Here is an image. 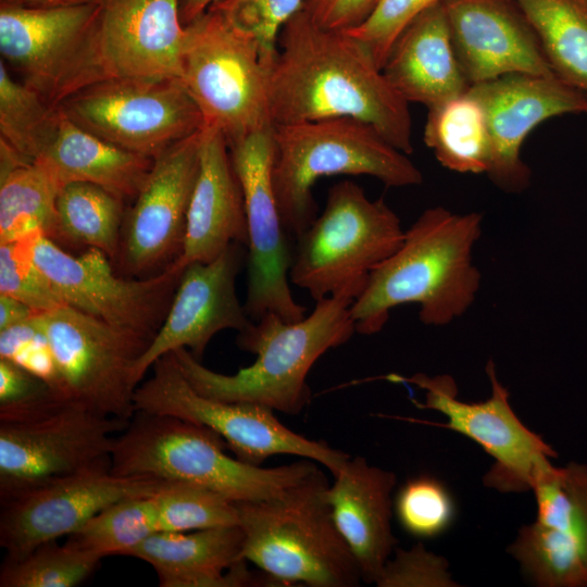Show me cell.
<instances>
[{"mask_svg": "<svg viewBox=\"0 0 587 587\" xmlns=\"http://www.w3.org/2000/svg\"><path fill=\"white\" fill-rule=\"evenodd\" d=\"M277 46L267 70L274 125L349 116L400 151H413L409 103L354 37L321 27L301 9L283 26Z\"/></svg>", "mask_w": 587, "mask_h": 587, "instance_id": "6da1fadb", "label": "cell"}, {"mask_svg": "<svg viewBox=\"0 0 587 587\" xmlns=\"http://www.w3.org/2000/svg\"><path fill=\"white\" fill-rule=\"evenodd\" d=\"M482 222L477 212L459 214L444 207L425 210L352 302L357 333L380 332L391 310L402 304H419L420 320L426 325H447L463 315L480 286L472 252Z\"/></svg>", "mask_w": 587, "mask_h": 587, "instance_id": "7a4b0ae2", "label": "cell"}, {"mask_svg": "<svg viewBox=\"0 0 587 587\" xmlns=\"http://www.w3.org/2000/svg\"><path fill=\"white\" fill-rule=\"evenodd\" d=\"M353 301L349 295H334L317 300L311 314L300 321L286 322L268 313L253 322L238 333L237 345L257 359L230 375L205 367L185 348L172 353L184 376L201 395L296 415L310 402L307 376L313 364L357 332L350 312Z\"/></svg>", "mask_w": 587, "mask_h": 587, "instance_id": "3957f363", "label": "cell"}, {"mask_svg": "<svg viewBox=\"0 0 587 587\" xmlns=\"http://www.w3.org/2000/svg\"><path fill=\"white\" fill-rule=\"evenodd\" d=\"M329 483L316 466L282 495L236 502L243 534L241 557L272 585L355 587L357 562L326 500Z\"/></svg>", "mask_w": 587, "mask_h": 587, "instance_id": "277c9868", "label": "cell"}, {"mask_svg": "<svg viewBox=\"0 0 587 587\" xmlns=\"http://www.w3.org/2000/svg\"><path fill=\"white\" fill-rule=\"evenodd\" d=\"M212 429L171 415L136 411L115 437L111 471L209 488L234 502L282 495L315 467L312 460L261 467L232 458Z\"/></svg>", "mask_w": 587, "mask_h": 587, "instance_id": "5b68a950", "label": "cell"}, {"mask_svg": "<svg viewBox=\"0 0 587 587\" xmlns=\"http://www.w3.org/2000/svg\"><path fill=\"white\" fill-rule=\"evenodd\" d=\"M273 187L287 233L297 239L314 222V183L332 175H369L388 187L423 182L407 153L392 146L375 127L341 116L275 124Z\"/></svg>", "mask_w": 587, "mask_h": 587, "instance_id": "8992f818", "label": "cell"}, {"mask_svg": "<svg viewBox=\"0 0 587 587\" xmlns=\"http://www.w3.org/2000/svg\"><path fill=\"white\" fill-rule=\"evenodd\" d=\"M404 230L383 198L371 200L351 180L333 185L323 212L292 251L290 283L315 300L346 294L354 299L370 274L402 245Z\"/></svg>", "mask_w": 587, "mask_h": 587, "instance_id": "52a82bcc", "label": "cell"}, {"mask_svg": "<svg viewBox=\"0 0 587 587\" xmlns=\"http://www.w3.org/2000/svg\"><path fill=\"white\" fill-rule=\"evenodd\" d=\"M186 26L180 80L204 127L227 145L273 127L267 67L257 41L209 8Z\"/></svg>", "mask_w": 587, "mask_h": 587, "instance_id": "ba28073f", "label": "cell"}, {"mask_svg": "<svg viewBox=\"0 0 587 587\" xmlns=\"http://www.w3.org/2000/svg\"><path fill=\"white\" fill-rule=\"evenodd\" d=\"M151 369V377L135 390V410L205 426L220 435L242 462L261 465L272 455L291 454L319 462L335 475L350 458L324 441L292 432L267 407L201 395L184 376L172 352L158 359Z\"/></svg>", "mask_w": 587, "mask_h": 587, "instance_id": "9c48e42d", "label": "cell"}, {"mask_svg": "<svg viewBox=\"0 0 587 587\" xmlns=\"http://www.w3.org/2000/svg\"><path fill=\"white\" fill-rule=\"evenodd\" d=\"M98 11V2L28 8L0 1V60L57 108L102 79L96 42Z\"/></svg>", "mask_w": 587, "mask_h": 587, "instance_id": "30bf717a", "label": "cell"}, {"mask_svg": "<svg viewBox=\"0 0 587 587\" xmlns=\"http://www.w3.org/2000/svg\"><path fill=\"white\" fill-rule=\"evenodd\" d=\"M59 108L82 128L151 159L204 127L180 78H104Z\"/></svg>", "mask_w": 587, "mask_h": 587, "instance_id": "8fae6325", "label": "cell"}, {"mask_svg": "<svg viewBox=\"0 0 587 587\" xmlns=\"http://www.w3.org/2000/svg\"><path fill=\"white\" fill-rule=\"evenodd\" d=\"M37 317L53 351L64 400L129 421L136 413L133 369L150 340L66 304Z\"/></svg>", "mask_w": 587, "mask_h": 587, "instance_id": "7c38bea8", "label": "cell"}, {"mask_svg": "<svg viewBox=\"0 0 587 587\" xmlns=\"http://www.w3.org/2000/svg\"><path fill=\"white\" fill-rule=\"evenodd\" d=\"M30 253L63 303L150 341L161 327L184 270L173 262L138 279L117 276L109 257L88 248L75 257L42 234L30 238Z\"/></svg>", "mask_w": 587, "mask_h": 587, "instance_id": "4fadbf2b", "label": "cell"}, {"mask_svg": "<svg viewBox=\"0 0 587 587\" xmlns=\"http://www.w3.org/2000/svg\"><path fill=\"white\" fill-rule=\"evenodd\" d=\"M491 395L480 402L458 399V388L447 374L434 377L416 373L411 377L387 376L391 382L410 383L425 391L421 408L447 417L440 426L464 435L490 454L495 462L484 476L485 486L501 492L533 489L537 477L552 463L557 452L526 427L509 402L508 389L499 382L495 363L486 365Z\"/></svg>", "mask_w": 587, "mask_h": 587, "instance_id": "5bb4252c", "label": "cell"}, {"mask_svg": "<svg viewBox=\"0 0 587 587\" xmlns=\"http://www.w3.org/2000/svg\"><path fill=\"white\" fill-rule=\"evenodd\" d=\"M228 147L248 228L245 310L253 322L268 313L286 322L300 321L305 317V308L294 299L289 287L292 251L273 187V127Z\"/></svg>", "mask_w": 587, "mask_h": 587, "instance_id": "9a60e30c", "label": "cell"}, {"mask_svg": "<svg viewBox=\"0 0 587 587\" xmlns=\"http://www.w3.org/2000/svg\"><path fill=\"white\" fill-rule=\"evenodd\" d=\"M172 480L123 476L111 460L54 478L1 504L0 546L22 559L48 541L70 536L111 504L160 492Z\"/></svg>", "mask_w": 587, "mask_h": 587, "instance_id": "2e32d148", "label": "cell"}, {"mask_svg": "<svg viewBox=\"0 0 587 587\" xmlns=\"http://www.w3.org/2000/svg\"><path fill=\"white\" fill-rule=\"evenodd\" d=\"M129 421L74 404L26 423H0V504L54 478L111 460Z\"/></svg>", "mask_w": 587, "mask_h": 587, "instance_id": "e0dca14e", "label": "cell"}, {"mask_svg": "<svg viewBox=\"0 0 587 587\" xmlns=\"http://www.w3.org/2000/svg\"><path fill=\"white\" fill-rule=\"evenodd\" d=\"M536 520L509 553L540 587H587V464H551L536 479Z\"/></svg>", "mask_w": 587, "mask_h": 587, "instance_id": "ac0fdd59", "label": "cell"}, {"mask_svg": "<svg viewBox=\"0 0 587 587\" xmlns=\"http://www.w3.org/2000/svg\"><path fill=\"white\" fill-rule=\"evenodd\" d=\"M202 129L153 159L124 215L117 261L129 275L152 276L180 254L200 161Z\"/></svg>", "mask_w": 587, "mask_h": 587, "instance_id": "d6986e66", "label": "cell"}, {"mask_svg": "<svg viewBox=\"0 0 587 587\" xmlns=\"http://www.w3.org/2000/svg\"><path fill=\"white\" fill-rule=\"evenodd\" d=\"M246 248L234 242L213 261L185 267L161 327L134 365L136 386L164 354L185 348L201 361L218 332L241 333L253 324L236 294L237 275L247 263Z\"/></svg>", "mask_w": 587, "mask_h": 587, "instance_id": "ffe728a7", "label": "cell"}, {"mask_svg": "<svg viewBox=\"0 0 587 587\" xmlns=\"http://www.w3.org/2000/svg\"><path fill=\"white\" fill-rule=\"evenodd\" d=\"M469 90L484 109L492 142L487 174L508 192L523 191L530 184V170L521 158L527 135L551 117L587 113V95L557 75L510 74Z\"/></svg>", "mask_w": 587, "mask_h": 587, "instance_id": "44dd1931", "label": "cell"}, {"mask_svg": "<svg viewBox=\"0 0 587 587\" xmlns=\"http://www.w3.org/2000/svg\"><path fill=\"white\" fill-rule=\"evenodd\" d=\"M102 79L180 78L186 26L180 0H98Z\"/></svg>", "mask_w": 587, "mask_h": 587, "instance_id": "7402d4cb", "label": "cell"}, {"mask_svg": "<svg viewBox=\"0 0 587 587\" xmlns=\"http://www.w3.org/2000/svg\"><path fill=\"white\" fill-rule=\"evenodd\" d=\"M469 84L510 74L555 75L513 0H441Z\"/></svg>", "mask_w": 587, "mask_h": 587, "instance_id": "603a6c76", "label": "cell"}, {"mask_svg": "<svg viewBox=\"0 0 587 587\" xmlns=\"http://www.w3.org/2000/svg\"><path fill=\"white\" fill-rule=\"evenodd\" d=\"M234 242L248 243L241 186L225 137L203 127L183 249L174 263L185 270L191 263L211 262Z\"/></svg>", "mask_w": 587, "mask_h": 587, "instance_id": "cb8c5ba5", "label": "cell"}, {"mask_svg": "<svg viewBox=\"0 0 587 587\" xmlns=\"http://www.w3.org/2000/svg\"><path fill=\"white\" fill-rule=\"evenodd\" d=\"M326 490L334 522L348 545L362 580L375 584L396 549L391 529L394 472L349 458Z\"/></svg>", "mask_w": 587, "mask_h": 587, "instance_id": "d4e9b609", "label": "cell"}, {"mask_svg": "<svg viewBox=\"0 0 587 587\" xmlns=\"http://www.w3.org/2000/svg\"><path fill=\"white\" fill-rule=\"evenodd\" d=\"M239 525L186 532H157L127 557L150 564L161 587H242L270 585L255 577L241 557Z\"/></svg>", "mask_w": 587, "mask_h": 587, "instance_id": "484cf974", "label": "cell"}, {"mask_svg": "<svg viewBox=\"0 0 587 587\" xmlns=\"http://www.w3.org/2000/svg\"><path fill=\"white\" fill-rule=\"evenodd\" d=\"M382 72L408 103L427 108L469 90L471 85L457 59L441 0L402 30Z\"/></svg>", "mask_w": 587, "mask_h": 587, "instance_id": "4316f807", "label": "cell"}, {"mask_svg": "<svg viewBox=\"0 0 587 587\" xmlns=\"http://www.w3.org/2000/svg\"><path fill=\"white\" fill-rule=\"evenodd\" d=\"M34 162L60 188L75 182L90 183L125 201L136 198L153 159L120 148L82 128L59 108L54 128Z\"/></svg>", "mask_w": 587, "mask_h": 587, "instance_id": "83f0119b", "label": "cell"}, {"mask_svg": "<svg viewBox=\"0 0 587 587\" xmlns=\"http://www.w3.org/2000/svg\"><path fill=\"white\" fill-rule=\"evenodd\" d=\"M59 190L42 166L0 141V243L37 234L57 240Z\"/></svg>", "mask_w": 587, "mask_h": 587, "instance_id": "f1b7e54d", "label": "cell"}, {"mask_svg": "<svg viewBox=\"0 0 587 587\" xmlns=\"http://www.w3.org/2000/svg\"><path fill=\"white\" fill-rule=\"evenodd\" d=\"M423 138L450 171L487 174L490 170L492 142L487 118L470 90L428 108Z\"/></svg>", "mask_w": 587, "mask_h": 587, "instance_id": "f546056e", "label": "cell"}, {"mask_svg": "<svg viewBox=\"0 0 587 587\" xmlns=\"http://www.w3.org/2000/svg\"><path fill=\"white\" fill-rule=\"evenodd\" d=\"M547 60L565 83L587 95V0H513Z\"/></svg>", "mask_w": 587, "mask_h": 587, "instance_id": "4dcf8cb0", "label": "cell"}, {"mask_svg": "<svg viewBox=\"0 0 587 587\" xmlns=\"http://www.w3.org/2000/svg\"><path fill=\"white\" fill-rule=\"evenodd\" d=\"M123 200L104 188L75 182L57 196L58 240L97 248L117 260L124 221Z\"/></svg>", "mask_w": 587, "mask_h": 587, "instance_id": "1f68e13d", "label": "cell"}, {"mask_svg": "<svg viewBox=\"0 0 587 587\" xmlns=\"http://www.w3.org/2000/svg\"><path fill=\"white\" fill-rule=\"evenodd\" d=\"M58 113V107L20 82L0 60V141L23 160L34 162L54 128Z\"/></svg>", "mask_w": 587, "mask_h": 587, "instance_id": "d6a6232c", "label": "cell"}, {"mask_svg": "<svg viewBox=\"0 0 587 587\" xmlns=\"http://www.w3.org/2000/svg\"><path fill=\"white\" fill-rule=\"evenodd\" d=\"M159 532L157 494L117 501L91 517L67 540L96 553L127 555L141 541Z\"/></svg>", "mask_w": 587, "mask_h": 587, "instance_id": "836d02e7", "label": "cell"}, {"mask_svg": "<svg viewBox=\"0 0 587 587\" xmlns=\"http://www.w3.org/2000/svg\"><path fill=\"white\" fill-rule=\"evenodd\" d=\"M101 557L68 540L40 545L22 559H5L0 570V587H74L96 570Z\"/></svg>", "mask_w": 587, "mask_h": 587, "instance_id": "e575fe53", "label": "cell"}, {"mask_svg": "<svg viewBox=\"0 0 587 587\" xmlns=\"http://www.w3.org/2000/svg\"><path fill=\"white\" fill-rule=\"evenodd\" d=\"M159 532L239 525L237 503L209 488L173 482L157 494Z\"/></svg>", "mask_w": 587, "mask_h": 587, "instance_id": "d590c367", "label": "cell"}, {"mask_svg": "<svg viewBox=\"0 0 587 587\" xmlns=\"http://www.w3.org/2000/svg\"><path fill=\"white\" fill-rule=\"evenodd\" d=\"M401 526L417 538H433L444 533L454 517V502L447 487L437 478L422 475L408 480L395 499Z\"/></svg>", "mask_w": 587, "mask_h": 587, "instance_id": "8d00e7d4", "label": "cell"}, {"mask_svg": "<svg viewBox=\"0 0 587 587\" xmlns=\"http://www.w3.org/2000/svg\"><path fill=\"white\" fill-rule=\"evenodd\" d=\"M32 237L0 243V295L25 303L35 313H43L64 303L33 260Z\"/></svg>", "mask_w": 587, "mask_h": 587, "instance_id": "74e56055", "label": "cell"}, {"mask_svg": "<svg viewBox=\"0 0 587 587\" xmlns=\"http://www.w3.org/2000/svg\"><path fill=\"white\" fill-rule=\"evenodd\" d=\"M71 404L48 383L17 364L0 359V423H26Z\"/></svg>", "mask_w": 587, "mask_h": 587, "instance_id": "f35d334b", "label": "cell"}, {"mask_svg": "<svg viewBox=\"0 0 587 587\" xmlns=\"http://www.w3.org/2000/svg\"><path fill=\"white\" fill-rule=\"evenodd\" d=\"M304 0H225L213 5L237 28L258 43L264 65L271 66L278 51L283 26L303 8Z\"/></svg>", "mask_w": 587, "mask_h": 587, "instance_id": "ab89813d", "label": "cell"}, {"mask_svg": "<svg viewBox=\"0 0 587 587\" xmlns=\"http://www.w3.org/2000/svg\"><path fill=\"white\" fill-rule=\"evenodd\" d=\"M440 0H378L371 14L357 27L344 30L360 41L382 70L402 30L421 13Z\"/></svg>", "mask_w": 587, "mask_h": 587, "instance_id": "60d3db41", "label": "cell"}, {"mask_svg": "<svg viewBox=\"0 0 587 587\" xmlns=\"http://www.w3.org/2000/svg\"><path fill=\"white\" fill-rule=\"evenodd\" d=\"M0 359L41 378L62 397L53 351L37 314L0 330Z\"/></svg>", "mask_w": 587, "mask_h": 587, "instance_id": "b9f144b4", "label": "cell"}, {"mask_svg": "<svg viewBox=\"0 0 587 587\" xmlns=\"http://www.w3.org/2000/svg\"><path fill=\"white\" fill-rule=\"evenodd\" d=\"M444 558L428 552L422 544L410 550L395 549L375 583L378 587L458 586L447 572Z\"/></svg>", "mask_w": 587, "mask_h": 587, "instance_id": "7bdbcfd3", "label": "cell"}, {"mask_svg": "<svg viewBox=\"0 0 587 587\" xmlns=\"http://www.w3.org/2000/svg\"><path fill=\"white\" fill-rule=\"evenodd\" d=\"M378 0H304L303 10L321 27L349 30L371 14Z\"/></svg>", "mask_w": 587, "mask_h": 587, "instance_id": "ee69618b", "label": "cell"}, {"mask_svg": "<svg viewBox=\"0 0 587 587\" xmlns=\"http://www.w3.org/2000/svg\"><path fill=\"white\" fill-rule=\"evenodd\" d=\"M35 313L25 303L0 295V330L32 317Z\"/></svg>", "mask_w": 587, "mask_h": 587, "instance_id": "f6af8a7d", "label": "cell"}, {"mask_svg": "<svg viewBox=\"0 0 587 587\" xmlns=\"http://www.w3.org/2000/svg\"><path fill=\"white\" fill-rule=\"evenodd\" d=\"M225 0H180V20L187 25L209 8L220 4Z\"/></svg>", "mask_w": 587, "mask_h": 587, "instance_id": "bcb514c9", "label": "cell"}, {"mask_svg": "<svg viewBox=\"0 0 587 587\" xmlns=\"http://www.w3.org/2000/svg\"><path fill=\"white\" fill-rule=\"evenodd\" d=\"M28 8H62L97 2L98 0H0Z\"/></svg>", "mask_w": 587, "mask_h": 587, "instance_id": "7dc6e473", "label": "cell"}]
</instances>
